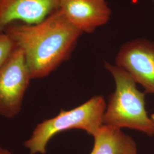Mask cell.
Wrapping results in <instances>:
<instances>
[{
	"instance_id": "obj_1",
	"label": "cell",
	"mask_w": 154,
	"mask_h": 154,
	"mask_svg": "<svg viewBox=\"0 0 154 154\" xmlns=\"http://www.w3.org/2000/svg\"><path fill=\"white\" fill-rule=\"evenodd\" d=\"M4 33L23 50L32 79L47 77L68 60L82 34L60 8L39 23L14 22Z\"/></svg>"
},
{
	"instance_id": "obj_2",
	"label": "cell",
	"mask_w": 154,
	"mask_h": 154,
	"mask_svg": "<svg viewBox=\"0 0 154 154\" xmlns=\"http://www.w3.org/2000/svg\"><path fill=\"white\" fill-rule=\"evenodd\" d=\"M105 67L114 79L116 90L109 97L103 124L154 136V123L146 109V93L138 90L137 83L123 68L107 62Z\"/></svg>"
},
{
	"instance_id": "obj_3",
	"label": "cell",
	"mask_w": 154,
	"mask_h": 154,
	"mask_svg": "<svg viewBox=\"0 0 154 154\" xmlns=\"http://www.w3.org/2000/svg\"><path fill=\"white\" fill-rule=\"evenodd\" d=\"M106 106L103 96L99 95L72 110H61L55 117L38 124L24 146L30 154H45L50 140L62 131L79 129L93 137L103 125Z\"/></svg>"
},
{
	"instance_id": "obj_4",
	"label": "cell",
	"mask_w": 154,
	"mask_h": 154,
	"mask_svg": "<svg viewBox=\"0 0 154 154\" xmlns=\"http://www.w3.org/2000/svg\"><path fill=\"white\" fill-rule=\"evenodd\" d=\"M32 79L23 50L18 47L0 69V116H16Z\"/></svg>"
},
{
	"instance_id": "obj_5",
	"label": "cell",
	"mask_w": 154,
	"mask_h": 154,
	"mask_svg": "<svg viewBox=\"0 0 154 154\" xmlns=\"http://www.w3.org/2000/svg\"><path fill=\"white\" fill-rule=\"evenodd\" d=\"M116 65L125 69L146 94H154V42L137 39L122 45Z\"/></svg>"
},
{
	"instance_id": "obj_6",
	"label": "cell",
	"mask_w": 154,
	"mask_h": 154,
	"mask_svg": "<svg viewBox=\"0 0 154 154\" xmlns=\"http://www.w3.org/2000/svg\"><path fill=\"white\" fill-rule=\"evenodd\" d=\"M62 0H0V34L10 24L20 21L35 25L57 9Z\"/></svg>"
},
{
	"instance_id": "obj_7",
	"label": "cell",
	"mask_w": 154,
	"mask_h": 154,
	"mask_svg": "<svg viewBox=\"0 0 154 154\" xmlns=\"http://www.w3.org/2000/svg\"><path fill=\"white\" fill-rule=\"evenodd\" d=\"M60 9L82 33H93L109 22L111 15L106 0H62Z\"/></svg>"
},
{
	"instance_id": "obj_8",
	"label": "cell",
	"mask_w": 154,
	"mask_h": 154,
	"mask_svg": "<svg viewBox=\"0 0 154 154\" xmlns=\"http://www.w3.org/2000/svg\"><path fill=\"white\" fill-rule=\"evenodd\" d=\"M93 137L90 154H138L135 140L121 128L103 125Z\"/></svg>"
},
{
	"instance_id": "obj_9",
	"label": "cell",
	"mask_w": 154,
	"mask_h": 154,
	"mask_svg": "<svg viewBox=\"0 0 154 154\" xmlns=\"http://www.w3.org/2000/svg\"><path fill=\"white\" fill-rule=\"evenodd\" d=\"M18 47L16 42L8 35L0 34V69Z\"/></svg>"
},
{
	"instance_id": "obj_10",
	"label": "cell",
	"mask_w": 154,
	"mask_h": 154,
	"mask_svg": "<svg viewBox=\"0 0 154 154\" xmlns=\"http://www.w3.org/2000/svg\"><path fill=\"white\" fill-rule=\"evenodd\" d=\"M0 154H11L10 151L0 147Z\"/></svg>"
},
{
	"instance_id": "obj_11",
	"label": "cell",
	"mask_w": 154,
	"mask_h": 154,
	"mask_svg": "<svg viewBox=\"0 0 154 154\" xmlns=\"http://www.w3.org/2000/svg\"><path fill=\"white\" fill-rule=\"evenodd\" d=\"M150 118L152 119V121L153 122V123L154 125V114H152L151 115H150Z\"/></svg>"
},
{
	"instance_id": "obj_12",
	"label": "cell",
	"mask_w": 154,
	"mask_h": 154,
	"mask_svg": "<svg viewBox=\"0 0 154 154\" xmlns=\"http://www.w3.org/2000/svg\"><path fill=\"white\" fill-rule=\"evenodd\" d=\"M153 1H154V0H153Z\"/></svg>"
}]
</instances>
